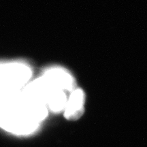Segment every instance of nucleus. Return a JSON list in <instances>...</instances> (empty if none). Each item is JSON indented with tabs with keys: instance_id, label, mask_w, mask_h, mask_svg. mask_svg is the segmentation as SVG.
I'll return each instance as SVG.
<instances>
[{
	"instance_id": "f03ea898",
	"label": "nucleus",
	"mask_w": 147,
	"mask_h": 147,
	"mask_svg": "<svg viewBox=\"0 0 147 147\" xmlns=\"http://www.w3.org/2000/svg\"><path fill=\"white\" fill-rule=\"evenodd\" d=\"M85 95L82 89H74L69 95L66 102L64 117L69 121L80 119L84 112Z\"/></svg>"
},
{
	"instance_id": "f257e3e1",
	"label": "nucleus",
	"mask_w": 147,
	"mask_h": 147,
	"mask_svg": "<svg viewBox=\"0 0 147 147\" xmlns=\"http://www.w3.org/2000/svg\"><path fill=\"white\" fill-rule=\"evenodd\" d=\"M27 89L54 112L65 109L69 95L74 89L70 73L61 67H53L29 84Z\"/></svg>"
}]
</instances>
